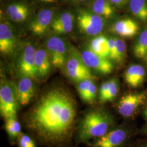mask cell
<instances>
[{
	"instance_id": "obj_16",
	"label": "cell",
	"mask_w": 147,
	"mask_h": 147,
	"mask_svg": "<svg viewBox=\"0 0 147 147\" xmlns=\"http://www.w3.org/2000/svg\"><path fill=\"white\" fill-rule=\"evenodd\" d=\"M146 77L144 68L140 65L133 64L126 69L124 78L125 82L130 87L137 88L143 83Z\"/></svg>"
},
{
	"instance_id": "obj_17",
	"label": "cell",
	"mask_w": 147,
	"mask_h": 147,
	"mask_svg": "<svg viewBox=\"0 0 147 147\" xmlns=\"http://www.w3.org/2000/svg\"><path fill=\"white\" fill-rule=\"evenodd\" d=\"M112 30L121 37L131 38L137 33L139 26L136 21L127 18L116 22L113 26Z\"/></svg>"
},
{
	"instance_id": "obj_22",
	"label": "cell",
	"mask_w": 147,
	"mask_h": 147,
	"mask_svg": "<svg viewBox=\"0 0 147 147\" xmlns=\"http://www.w3.org/2000/svg\"><path fill=\"white\" fill-rule=\"evenodd\" d=\"M92 11L98 15L105 18L114 16V9L109 0H95L92 5Z\"/></svg>"
},
{
	"instance_id": "obj_33",
	"label": "cell",
	"mask_w": 147,
	"mask_h": 147,
	"mask_svg": "<svg viewBox=\"0 0 147 147\" xmlns=\"http://www.w3.org/2000/svg\"><path fill=\"white\" fill-rule=\"evenodd\" d=\"M144 132H145V133H146L147 134V125L144 129Z\"/></svg>"
},
{
	"instance_id": "obj_13",
	"label": "cell",
	"mask_w": 147,
	"mask_h": 147,
	"mask_svg": "<svg viewBox=\"0 0 147 147\" xmlns=\"http://www.w3.org/2000/svg\"><path fill=\"white\" fill-rule=\"evenodd\" d=\"M16 46V36L7 23L0 24V51L3 54L13 53Z\"/></svg>"
},
{
	"instance_id": "obj_28",
	"label": "cell",
	"mask_w": 147,
	"mask_h": 147,
	"mask_svg": "<svg viewBox=\"0 0 147 147\" xmlns=\"http://www.w3.org/2000/svg\"><path fill=\"white\" fill-rule=\"evenodd\" d=\"M109 81H106L101 85L99 92V99L101 103H104L106 95L107 94L109 88Z\"/></svg>"
},
{
	"instance_id": "obj_7",
	"label": "cell",
	"mask_w": 147,
	"mask_h": 147,
	"mask_svg": "<svg viewBox=\"0 0 147 147\" xmlns=\"http://www.w3.org/2000/svg\"><path fill=\"white\" fill-rule=\"evenodd\" d=\"M47 47L53 65L64 68L68 53L64 40L57 36L51 37L47 40Z\"/></svg>"
},
{
	"instance_id": "obj_27",
	"label": "cell",
	"mask_w": 147,
	"mask_h": 147,
	"mask_svg": "<svg viewBox=\"0 0 147 147\" xmlns=\"http://www.w3.org/2000/svg\"><path fill=\"white\" fill-rule=\"evenodd\" d=\"M32 138L30 135L22 132L17 139L16 143L19 147H37Z\"/></svg>"
},
{
	"instance_id": "obj_14",
	"label": "cell",
	"mask_w": 147,
	"mask_h": 147,
	"mask_svg": "<svg viewBox=\"0 0 147 147\" xmlns=\"http://www.w3.org/2000/svg\"><path fill=\"white\" fill-rule=\"evenodd\" d=\"M76 89L81 99L84 102L92 104L97 95V87L93 78L85 79L78 82Z\"/></svg>"
},
{
	"instance_id": "obj_21",
	"label": "cell",
	"mask_w": 147,
	"mask_h": 147,
	"mask_svg": "<svg viewBox=\"0 0 147 147\" xmlns=\"http://www.w3.org/2000/svg\"><path fill=\"white\" fill-rule=\"evenodd\" d=\"M5 128L11 144L16 143L17 139L21 134V125L17 117H13L5 120Z\"/></svg>"
},
{
	"instance_id": "obj_11",
	"label": "cell",
	"mask_w": 147,
	"mask_h": 147,
	"mask_svg": "<svg viewBox=\"0 0 147 147\" xmlns=\"http://www.w3.org/2000/svg\"><path fill=\"white\" fill-rule=\"evenodd\" d=\"M15 87L19 105L25 106L29 104L36 93V86L33 79L22 76Z\"/></svg>"
},
{
	"instance_id": "obj_18",
	"label": "cell",
	"mask_w": 147,
	"mask_h": 147,
	"mask_svg": "<svg viewBox=\"0 0 147 147\" xmlns=\"http://www.w3.org/2000/svg\"><path fill=\"white\" fill-rule=\"evenodd\" d=\"M35 62L38 72V76L45 78L49 73L51 69V61L47 51L43 49L36 50Z\"/></svg>"
},
{
	"instance_id": "obj_26",
	"label": "cell",
	"mask_w": 147,
	"mask_h": 147,
	"mask_svg": "<svg viewBox=\"0 0 147 147\" xmlns=\"http://www.w3.org/2000/svg\"><path fill=\"white\" fill-rule=\"evenodd\" d=\"M116 55L115 61L121 62L125 58L126 46L125 42L120 38H116Z\"/></svg>"
},
{
	"instance_id": "obj_15",
	"label": "cell",
	"mask_w": 147,
	"mask_h": 147,
	"mask_svg": "<svg viewBox=\"0 0 147 147\" xmlns=\"http://www.w3.org/2000/svg\"><path fill=\"white\" fill-rule=\"evenodd\" d=\"M74 16L69 12H64L57 16L51 24L53 31L58 34L69 33L73 29Z\"/></svg>"
},
{
	"instance_id": "obj_9",
	"label": "cell",
	"mask_w": 147,
	"mask_h": 147,
	"mask_svg": "<svg viewBox=\"0 0 147 147\" xmlns=\"http://www.w3.org/2000/svg\"><path fill=\"white\" fill-rule=\"evenodd\" d=\"M36 50L31 44H27L23 49L18 63V68L22 76L36 79L38 72L35 62Z\"/></svg>"
},
{
	"instance_id": "obj_25",
	"label": "cell",
	"mask_w": 147,
	"mask_h": 147,
	"mask_svg": "<svg viewBox=\"0 0 147 147\" xmlns=\"http://www.w3.org/2000/svg\"><path fill=\"white\" fill-rule=\"evenodd\" d=\"M109 88L107 94L106 95L104 103L111 101L113 100L119 91V84L116 79H111L109 80Z\"/></svg>"
},
{
	"instance_id": "obj_30",
	"label": "cell",
	"mask_w": 147,
	"mask_h": 147,
	"mask_svg": "<svg viewBox=\"0 0 147 147\" xmlns=\"http://www.w3.org/2000/svg\"><path fill=\"white\" fill-rule=\"evenodd\" d=\"M111 3L116 5L118 7H121L126 5V3L130 1V0H109Z\"/></svg>"
},
{
	"instance_id": "obj_31",
	"label": "cell",
	"mask_w": 147,
	"mask_h": 147,
	"mask_svg": "<svg viewBox=\"0 0 147 147\" xmlns=\"http://www.w3.org/2000/svg\"><path fill=\"white\" fill-rule=\"evenodd\" d=\"M44 2L48 3H55L57 0H40Z\"/></svg>"
},
{
	"instance_id": "obj_3",
	"label": "cell",
	"mask_w": 147,
	"mask_h": 147,
	"mask_svg": "<svg viewBox=\"0 0 147 147\" xmlns=\"http://www.w3.org/2000/svg\"><path fill=\"white\" fill-rule=\"evenodd\" d=\"M64 68L67 76L75 82L93 78L90 69L85 64L81 55L75 49H70Z\"/></svg>"
},
{
	"instance_id": "obj_35",
	"label": "cell",
	"mask_w": 147,
	"mask_h": 147,
	"mask_svg": "<svg viewBox=\"0 0 147 147\" xmlns=\"http://www.w3.org/2000/svg\"><path fill=\"white\" fill-rule=\"evenodd\" d=\"M145 59H146V63H147V56L145 58Z\"/></svg>"
},
{
	"instance_id": "obj_4",
	"label": "cell",
	"mask_w": 147,
	"mask_h": 147,
	"mask_svg": "<svg viewBox=\"0 0 147 147\" xmlns=\"http://www.w3.org/2000/svg\"><path fill=\"white\" fill-rule=\"evenodd\" d=\"M20 107L16 93L15 84L8 82H2L0 86L1 116L7 119L17 117Z\"/></svg>"
},
{
	"instance_id": "obj_1",
	"label": "cell",
	"mask_w": 147,
	"mask_h": 147,
	"mask_svg": "<svg viewBox=\"0 0 147 147\" xmlns=\"http://www.w3.org/2000/svg\"><path fill=\"white\" fill-rule=\"evenodd\" d=\"M22 123L40 144L67 147L75 136L78 125L77 106L68 91L62 88H52L22 116Z\"/></svg>"
},
{
	"instance_id": "obj_12",
	"label": "cell",
	"mask_w": 147,
	"mask_h": 147,
	"mask_svg": "<svg viewBox=\"0 0 147 147\" xmlns=\"http://www.w3.org/2000/svg\"><path fill=\"white\" fill-rule=\"evenodd\" d=\"M53 13L50 9L40 11L32 20L30 25L32 32L36 35H42L47 31L53 22Z\"/></svg>"
},
{
	"instance_id": "obj_19",
	"label": "cell",
	"mask_w": 147,
	"mask_h": 147,
	"mask_svg": "<svg viewBox=\"0 0 147 147\" xmlns=\"http://www.w3.org/2000/svg\"><path fill=\"white\" fill-rule=\"evenodd\" d=\"M89 49L104 58L110 59L109 38L104 35L93 38L89 44Z\"/></svg>"
},
{
	"instance_id": "obj_29",
	"label": "cell",
	"mask_w": 147,
	"mask_h": 147,
	"mask_svg": "<svg viewBox=\"0 0 147 147\" xmlns=\"http://www.w3.org/2000/svg\"><path fill=\"white\" fill-rule=\"evenodd\" d=\"M110 59L115 61L116 55V38H109Z\"/></svg>"
},
{
	"instance_id": "obj_10",
	"label": "cell",
	"mask_w": 147,
	"mask_h": 147,
	"mask_svg": "<svg viewBox=\"0 0 147 147\" xmlns=\"http://www.w3.org/2000/svg\"><path fill=\"white\" fill-rule=\"evenodd\" d=\"M81 57L90 69H93L99 73L107 75L111 73L113 70V65L109 58L100 56L89 49L84 50L81 53Z\"/></svg>"
},
{
	"instance_id": "obj_6",
	"label": "cell",
	"mask_w": 147,
	"mask_h": 147,
	"mask_svg": "<svg viewBox=\"0 0 147 147\" xmlns=\"http://www.w3.org/2000/svg\"><path fill=\"white\" fill-rule=\"evenodd\" d=\"M78 24L81 31L91 36L99 34L105 26V21L102 17L93 11L86 10L79 11Z\"/></svg>"
},
{
	"instance_id": "obj_24",
	"label": "cell",
	"mask_w": 147,
	"mask_h": 147,
	"mask_svg": "<svg viewBox=\"0 0 147 147\" xmlns=\"http://www.w3.org/2000/svg\"><path fill=\"white\" fill-rule=\"evenodd\" d=\"M134 53L139 58H145L147 56V28L141 32L138 40L134 45Z\"/></svg>"
},
{
	"instance_id": "obj_5",
	"label": "cell",
	"mask_w": 147,
	"mask_h": 147,
	"mask_svg": "<svg viewBox=\"0 0 147 147\" xmlns=\"http://www.w3.org/2000/svg\"><path fill=\"white\" fill-rule=\"evenodd\" d=\"M129 131L123 127H115L102 136L86 144L88 147H124L128 139Z\"/></svg>"
},
{
	"instance_id": "obj_20",
	"label": "cell",
	"mask_w": 147,
	"mask_h": 147,
	"mask_svg": "<svg viewBox=\"0 0 147 147\" xmlns=\"http://www.w3.org/2000/svg\"><path fill=\"white\" fill-rule=\"evenodd\" d=\"M5 13L12 21L19 22L26 19L29 15V9L23 3H16L7 7Z\"/></svg>"
},
{
	"instance_id": "obj_2",
	"label": "cell",
	"mask_w": 147,
	"mask_h": 147,
	"mask_svg": "<svg viewBox=\"0 0 147 147\" xmlns=\"http://www.w3.org/2000/svg\"><path fill=\"white\" fill-rule=\"evenodd\" d=\"M113 116L103 109L90 110L78 121L75 133L78 143H83L102 136L115 127Z\"/></svg>"
},
{
	"instance_id": "obj_36",
	"label": "cell",
	"mask_w": 147,
	"mask_h": 147,
	"mask_svg": "<svg viewBox=\"0 0 147 147\" xmlns=\"http://www.w3.org/2000/svg\"><path fill=\"white\" fill-rule=\"evenodd\" d=\"M147 147V146H146V147Z\"/></svg>"
},
{
	"instance_id": "obj_34",
	"label": "cell",
	"mask_w": 147,
	"mask_h": 147,
	"mask_svg": "<svg viewBox=\"0 0 147 147\" xmlns=\"http://www.w3.org/2000/svg\"><path fill=\"white\" fill-rule=\"evenodd\" d=\"M74 1H79V2H82V1H84L86 0H74Z\"/></svg>"
},
{
	"instance_id": "obj_23",
	"label": "cell",
	"mask_w": 147,
	"mask_h": 147,
	"mask_svg": "<svg viewBox=\"0 0 147 147\" xmlns=\"http://www.w3.org/2000/svg\"><path fill=\"white\" fill-rule=\"evenodd\" d=\"M132 14L143 21H147V0H130Z\"/></svg>"
},
{
	"instance_id": "obj_32",
	"label": "cell",
	"mask_w": 147,
	"mask_h": 147,
	"mask_svg": "<svg viewBox=\"0 0 147 147\" xmlns=\"http://www.w3.org/2000/svg\"><path fill=\"white\" fill-rule=\"evenodd\" d=\"M144 115H145L146 118L147 119V109H146V110L144 111Z\"/></svg>"
},
{
	"instance_id": "obj_8",
	"label": "cell",
	"mask_w": 147,
	"mask_h": 147,
	"mask_svg": "<svg viewBox=\"0 0 147 147\" xmlns=\"http://www.w3.org/2000/svg\"><path fill=\"white\" fill-rule=\"evenodd\" d=\"M146 99V94L144 92L124 95L118 102L117 110L123 117H130L144 102Z\"/></svg>"
}]
</instances>
